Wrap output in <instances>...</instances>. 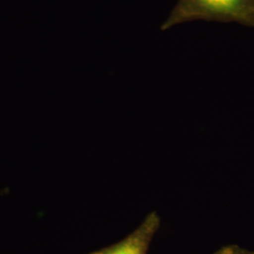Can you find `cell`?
I'll return each instance as SVG.
<instances>
[{"instance_id": "6da1fadb", "label": "cell", "mask_w": 254, "mask_h": 254, "mask_svg": "<svg viewBox=\"0 0 254 254\" xmlns=\"http://www.w3.org/2000/svg\"><path fill=\"white\" fill-rule=\"evenodd\" d=\"M161 218L150 212L128 236L115 245L93 254H148L154 236L160 229Z\"/></svg>"}, {"instance_id": "7a4b0ae2", "label": "cell", "mask_w": 254, "mask_h": 254, "mask_svg": "<svg viewBox=\"0 0 254 254\" xmlns=\"http://www.w3.org/2000/svg\"><path fill=\"white\" fill-rule=\"evenodd\" d=\"M204 9L214 12H231L238 7L241 0H198Z\"/></svg>"}, {"instance_id": "3957f363", "label": "cell", "mask_w": 254, "mask_h": 254, "mask_svg": "<svg viewBox=\"0 0 254 254\" xmlns=\"http://www.w3.org/2000/svg\"><path fill=\"white\" fill-rule=\"evenodd\" d=\"M225 251L226 254H254L253 251H249L236 245L225 246Z\"/></svg>"}, {"instance_id": "277c9868", "label": "cell", "mask_w": 254, "mask_h": 254, "mask_svg": "<svg viewBox=\"0 0 254 254\" xmlns=\"http://www.w3.org/2000/svg\"><path fill=\"white\" fill-rule=\"evenodd\" d=\"M213 254H226V251H225V247L220 248L217 252H215Z\"/></svg>"}]
</instances>
